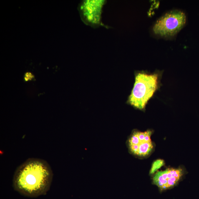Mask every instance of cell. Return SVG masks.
Instances as JSON below:
<instances>
[{"instance_id":"cell-1","label":"cell","mask_w":199,"mask_h":199,"mask_svg":"<svg viewBox=\"0 0 199 199\" xmlns=\"http://www.w3.org/2000/svg\"><path fill=\"white\" fill-rule=\"evenodd\" d=\"M52 178L51 167L45 160L29 159L16 169L13 176V186L21 194L37 197L46 194Z\"/></svg>"},{"instance_id":"cell-2","label":"cell","mask_w":199,"mask_h":199,"mask_svg":"<svg viewBox=\"0 0 199 199\" xmlns=\"http://www.w3.org/2000/svg\"><path fill=\"white\" fill-rule=\"evenodd\" d=\"M158 75L139 73L136 76L135 82L128 103L131 106L142 110L158 88Z\"/></svg>"},{"instance_id":"cell-3","label":"cell","mask_w":199,"mask_h":199,"mask_svg":"<svg viewBox=\"0 0 199 199\" xmlns=\"http://www.w3.org/2000/svg\"><path fill=\"white\" fill-rule=\"evenodd\" d=\"M186 21L185 13L179 11H170L156 21L153 27V32L161 36H173L182 29Z\"/></svg>"},{"instance_id":"cell-4","label":"cell","mask_w":199,"mask_h":199,"mask_svg":"<svg viewBox=\"0 0 199 199\" xmlns=\"http://www.w3.org/2000/svg\"><path fill=\"white\" fill-rule=\"evenodd\" d=\"M152 133L150 130L145 132L134 131L128 141V146L131 153L140 157L150 154L153 147L151 139Z\"/></svg>"},{"instance_id":"cell-5","label":"cell","mask_w":199,"mask_h":199,"mask_svg":"<svg viewBox=\"0 0 199 199\" xmlns=\"http://www.w3.org/2000/svg\"><path fill=\"white\" fill-rule=\"evenodd\" d=\"M182 175L183 171L181 169H168L157 172L153 177V183L161 190H165L176 185Z\"/></svg>"},{"instance_id":"cell-6","label":"cell","mask_w":199,"mask_h":199,"mask_svg":"<svg viewBox=\"0 0 199 199\" xmlns=\"http://www.w3.org/2000/svg\"><path fill=\"white\" fill-rule=\"evenodd\" d=\"M104 1H86L81 6L83 15L89 22L94 24L100 22L101 14Z\"/></svg>"},{"instance_id":"cell-7","label":"cell","mask_w":199,"mask_h":199,"mask_svg":"<svg viewBox=\"0 0 199 199\" xmlns=\"http://www.w3.org/2000/svg\"><path fill=\"white\" fill-rule=\"evenodd\" d=\"M165 161L162 159H157L152 164L151 168L150 174L152 175L160 169L163 166L165 165Z\"/></svg>"},{"instance_id":"cell-8","label":"cell","mask_w":199,"mask_h":199,"mask_svg":"<svg viewBox=\"0 0 199 199\" xmlns=\"http://www.w3.org/2000/svg\"><path fill=\"white\" fill-rule=\"evenodd\" d=\"M33 76L31 73H27L26 74L25 77V79L26 81H29V80H31V79L33 78Z\"/></svg>"}]
</instances>
